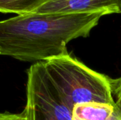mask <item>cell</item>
Instances as JSON below:
<instances>
[{
  "instance_id": "7",
  "label": "cell",
  "mask_w": 121,
  "mask_h": 120,
  "mask_svg": "<svg viewBox=\"0 0 121 120\" xmlns=\"http://www.w3.org/2000/svg\"><path fill=\"white\" fill-rule=\"evenodd\" d=\"M112 93L116 97V105L121 113V76L116 79H110Z\"/></svg>"
},
{
  "instance_id": "4",
  "label": "cell",
  "mask_w": 121,
  "mask_h": 120,
  "mask_svg": "<svg viewBox=\"0 0 121 120\" xmlns=\"http://www.w3.org/2000/svg\"><path fill=\"white\" fill-rule=\"evenodd\" d=\"M121 13V0H48L35 10V13Z\"/></svg>"
},
{
  "instance_id": "1",
  "label": "cell",
  "mask_w": 121,
  "mask_h": 120,
  "mask_svg": "<svg viewBox=\"0 0 121 120\" xmlns=\"http://www.w3.org/2000/svg\"><path fill=\"white\" fill-rule=\"evenodd\" d=\"M105 15V12L30 13L1 21V55L37 62L67 54V43L88 37Z\"/></svg>"
},
{
  "instance_id": "5",
  "label": "cell",
  "mask_w": 121,
  "mask_h": 120,
  "mask_svg": "<svg viewBox=\"0 0 121 120\" xmlns=\"http://www.w3.org/2000/svg\"><path fill=\"white\" fill-rule=\"evenodd\" d=\"M118 110L116 106L106 103H79L73 107L72 120H112Z\"/></svg>"
},
{
  "instance_id": "10",
  "label": "cell",
  "mask_w": 121,
  "mask_h": 120,
  "mask_svg": "<svg viewBox=\"0 0 121 120\" xmlns=\"http://www.w3.org/2000/svg\"><path fill=\"white\" fill-rule=\"evenodd\" d=\"M0 55H1V49H0Z\"/></svg>"
},
{
  "instance_id": "8",
  "label": "cell",
  "mask_w": 121,
  "mask_h": 120,
  "mask_svg": "<svg viewBox=\"0 0 121 120\" xmlns=\"http://www.w3.org/2000/svg\"><path fill=\"white\" fill-rule=\"evenodd\" d=\"M0 120H27L24 113L14 114L8 112L0 113Z\"/></svg>"
},
{
  "instance_id": "11",
  "label": "cell",
  "mask_w": 121,
  "mask_h": 120,
  "mask_svg": "<svg viewBox=\"0 0 121 120\" xmlns=\"http://www.w3.org/2000/svg\"></svg>"
},
{
  "instance_id": "2",
  "label": "cell",
  "mask_w": 121,
  "mask_h": 120,
  "mask_svg": "<svg viewBox=\"0 0 121 120\" xmlns=\"http://www.w3.org/2000/svg\"><path fill=\"white\" fill-rule=\"evenodd\" d=\"M44 62L50 77L72 109L77 104L90 102L116 106L108 76L91 69L69 53Z\"/></svg>"
},
{
  "instance_id": "3",
  "label": "cell",
  "mask_w": 121,
  "mask_h": 120,
  "mask_svg": "<svg viewBox=\"0 0 121 120\" xmlns=\"http://www.w3.org/2000/svg\"><path fill=\"white\" fill-rule=\"evenodd\" d=\"M27 120H72V108L50 77L44 61L27 70Z\"/></svg>"
},
{
  "instance_id": "9",
  "label": "cell",
  "mask_w": 121,
  "mask_h": 120,
  "mask_svg": "<svg viewBox=\"0 0 121 120\" xmlns=\"http://www.w3.org/2000/svg\"><path fill=\"white\" fill-rule=\"evenodd\" d=\"M112 120H121V113L119 112V110L117 111L116 114L115 115Z\"/></svg>"
},
{
  "instance_id": "6",
  "label": "cell",
  "mask_w": 121,
  "mask_h": 120,
  "mask_svg": "<svg viewBox=\"0 0 121 120\" xmlns=\"http://www.w3.org/2000/svg\"><path fill=\"white\" fill-rule=\"evenodd\" d=\"M48 0H0V12L24 15L33 13Z\"/></svg>"
}]
</instances>
